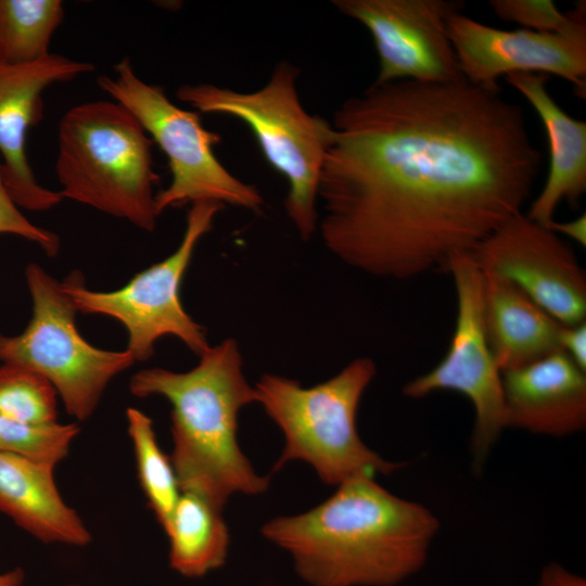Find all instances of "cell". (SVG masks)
I'll list each match as a JSON object with an SVG mask.
<instances>
[{
	"mask_svg": "<svg viewBox=\"0 0 586 586\" xmlns=\"http://www.w3.org/2000/svg\"><path fill=\"white\" fill-rule=\"evenodd\" d=\"M94 69L93 64L50 53L24 65H0V158L5 186L20 208L46 212L61 203L60 191L41 186L26 154V136L42 118V93Z\"/></svg>",
	"mask_w": 586,
	"mask_h": 586,
	"instance_id": "cell-14",
	"label": "cell"
},
{
	"mask_svg": "<svg viewBox=\"0 0 586 586\" xmlns=\"http://www.w3.org/2000/svg\"><path fill=\"white\" fill-rule=\"evenodd\" d=\"M55 387L26 367L0 365V415L30 423L58 422Z\"/></svg>",
	"mask_w": 586,
	"mask_h": 586,
	"instance_id": "cell-22",
	"label": "cell"
},
{
	"mask_svg": "<svg viewBox=\"0 0 586 586\" xmlns=\"http://www.w3.org/2000/svg\"><path fill=\"white\" fill-rule=\"evenodd\" d=\"M507 428L565 437L586 426V372L557 352L501 373Z\"/></svg>",
	"mask_w": 586,
	"mask_h": 586,
	"instance_id": "cell-15",
	"label": "cell"
},
{
	"mask_svg": "<svg viewBox=\"0 0 586 586\" xmlns=\"http://www.w3.org/2000/svg\"><path fill=\"white\" fill-rule=\"evenodd\" d=\"M222 207L216 202L191 204L177 249L117 290H89L80 271L71 272L63 283L77 310L119 321L128 335L126 349L136 362L150 359L164 336L177 337L200 356L209 346L206 331L184 309L180 290L196 245Z\"/></svg>",
	"mask_w": 586,
	"mask_h": 586,
	"instance_id": "cell-9",
	"label": "cell"
},
{
	"mask_svg": "<svg viewBox=\"0 0 586 586\" xmlns=\"http://www.w3.org/2000/svg\"><path fill=\"white\" fill-rule=\"evenodd\" d=\"M505 78L535 110L548 137V175L526 213L547 228L562 201L575 205L586 191V123L566 114L553 100L548 75L514 73Z\"/></svg>",
	"mask_w": 586,
	"mask_h": 586,
	"instance_id": "cell-16",
	"label": "cell"
},
{
	"mask_svg": "<svg viewBox=\"0 0 586 586\" xmlns=\"http://www.w3.org/2000/svg\"><path fill=\"white\" fill-rule=\"evenodd\" d=\"M64 15L60 0H0V65L47 58Z\"/></svg>",
	"mask_w": 586,
	"mask_h": 586,
	"instance_id": "cell-20",
	"label": "cell"
},
{
	"mask_svg": "<svg viewBox=\"0 0 586 586\" xmlns=\"http://www.w3.org/2000/svg\"><path fill=\"white\" fill-rule=\"evenodd\" d=\"M488 4L499 18L530 30L570 34L586 27L585 1L568 13L551 0H491Z\"/></svg>",
	"mask_w": 586,
	"mask_h": 586,
	"instance_id": "cell-24",
	"label": "cell"
},
{
	"mask_svg": "<svg viewBox=\"0 0 586 586\" xmlns=\"http://www.w3.org/2000/svg\"><path fill=\"white\" fill-rule=\"evenodd\" d=\"M536 586H586V581L559 563H549L542 570Z\"/></svg>",
	"mask_w": 586,
	"mask_h": 586,
	"instance_id": "cell-27",
	"label": "cell"
},
{
	"mask_svg": "<svg viewBox=\"0 0 586 586\" xmlns=\"http://www.w3.org/2000/svg\"><path fill=\"white\" fill-rule=\"evenodd\" d=\"M129 391L138 398L162 396L170 404V460L181 492L199 494L224 509L233 494L267 491L269 477L256 473L238 444V416L256 403V392L234 339L209 345L184 372L142 369L131 377Z\"/></svg>",
	"mask_w": 586,
	"mask_h": 586,
	"instance_id": "cell-3",
	"label": "cell"
},
{
	"mask_svg": "<svg viewBox=\"0 0 586 586\" xmlns=\"http://www.w3.org/2000/svg\"><path fill=\"white\" fill-rule=\"evenodd\" d=\"M445 271L453 277L457 302L449 347L434 368L407 382L403 393L419 399L437 391H455L470 399L474 408L470 449L477 473L507 428L502 378L484 322L482 269L463 252L449 259Z\"/></svg>",
	"mask_w": 586,
	"mask_h": 586,
	"instance_id": "cell-10",
	"label": "cell"
},
{
	"mask_svg": "<svg viewBox=\"0 0 586 586\" xmlns=\"http://www.w3.org/2000/svg\"><path fill=\"white\" fill-rule=\"evenodd\" d=\"M562 324L586 321V276L560 235L519 213L469 252Z\"/></svg>",
	"mask_w": 586,
	"mask_h": 586,
	"instance_id": "cell-12",
	"label": "cell"
},
{
	"mask_svg": "<svg viewBox=\"0 0 586 586\" xmlns=\"http://www.w3.org/2000/svg\"><path fill=\"white\" fill-rule=\"evenodd\" d=\"M114 71V77H98L99 87L139 120L168 161L171 180L155 194L158 215L196 202L262 209L259 190L238 179L216 157L214 146L221 138L202 125L199 113L179 107L162 87L142 80L128 58Z\"/></svg>",
	"mask_w": 586,
	"mask_h": 586,
	"instance_id": "cell-7",
	"label": "cell"
},
{
	"mask_svg": "<svg viewBox=\"0 0 586 586\" xmlns=\"http://www.w3.org/2000/svg\"><path fill=\"white\" fill-rule=\"evenodd\" d=\"M25 279L31 317L21 333H0V361L44 377L55 387L67 413L86 421L110 382L136 360L127 349H102L82 337L76 324L78 310L63 281L34 263L26 266Z\"/></svg>",
	"mask_w": 586,
	"mask_h": 586,
	"instance_id": "cell-8",
	"label": "cell"
},
{
	"mask_svg": "<svg viewBox=\"0 0 586 586\" xmlns=\"http://www.w3.org/2000/svg\"><path fill=\"white\" fill-rule=\"evenodd\" d=\"M25 579V572L17 566L0 573V586H21Z\"/></svg>",
	"mask_w": 586,
	"mask_h": 586,
	"instance_id": "cell-29",
	"label": "cell"
},
{
	"mask_svg": "<svg viewBox=\"0 0 586 586\" xmlns=\"http://www.w3.org/2000/svg\"><path fill=\"white\" fill-rule=\"evenodd\" d=\"M126 420L140 486L150 509L164 527L181 494L170 457L161 449L153 421L146 413L129 407Z\"/></svg>",
	"mask_w": 586,
	"mask_h": 586,
	"instance_id": "cell-21",
	"label": "cell"
},
{
	"mask_svg": "<svg viewBox=\"0 0 586 586\" xmlns=\"http://www.w3.org/2000/svg\"><path fill=\"white\" fill-rule=\"evenodd\" d=\"M79 431L77 423H30L0 415V451L55 468Z\"/></svg>",
	"mask_w": 586,
	"mask_h": 586,
	"instance_id": "cell-23",
	"label": "cell"
},
{
	"mask_svg": "<svg viewBox=\"0 0 586 586\" xmlns=\"http://www.w3.org/2000/svg\"><path fill=\"white\" fill-rule=\"evenodd\" d=\"M482 271L484 322L501 373L560 352L562 323L512 282Z\"/></svg>",
	"mask_w": 586,
	"mask_h": 586,
	"instance_id": "cell-18",
	"label": "cell"
},
{
	"mask_svg": "<svg viewBox=\"0 0 586 586\" xmlns=\"http://www.w3.org/2000/svg\"><path fill=\"white\" fill-rule=\"evenodd\" d=\"M54 469L0 451V512L42 543L85 547L91 533L62 498Z\"/></svg>",
	"mask_w": 586,
	"mask_h": 586,
	"instance_id": "cell-17",
	"label": "cell"
},
{
	"mask_svg": "<svg viewBox=\"0 0 586 586\" xmlns=\"http://www.w3.org/2000/svg\"><path fill=\"white\" fill-rule=\"evenodd\" d=\"M558 235H564L578 243L581 246L586 245V215L583 214L569 221L553 220L548 227Z\"/></svg>",
	"mask_w": 586,
	"mask_h": 586,
	"instance_id": "cell-28",
	"label": "cell"
},
{
	"mask_svg": "<svg viewBox=\"0 0 586 586\" xmlns=\"http://www.w3.org/2000/svg\"><path fill=\"white\" fill-rule=\"evenodd\" d=\"M377 374L369 357L347 364L332 378L314 386L275 373H264L255 383L256 403L279 426L284 447L273 466L288 462L310 464L328 485L359 476L391 474L402 463L385 460L370 449L357 430L361 397Z\"/></svg>",
	"mask_w": 586,
	"mask_h": 586,
	"instance_id": "cell-6",
	"label": "cell"
},
{
	"mask_svg": "<svg viewBox=\"0 0 586 586\" xmlns=\"http://www.w3.org/2000/svg\"><path fill=\"white\" fill-rule=\"evenodd\" d=\"M343 15L369 31L379 59L375 84L396 80L444 84L463 79L447 35L455 0H333Z\"/></svg>",
	"mask_w": 586,
	"mask_h": 586,
	"instance_id": "cell-11",
	"label": "cell"
},
{
	"mask_svg": "<svg viewBox=\"0 0 586 586\" xmlns=\"http://www.w3.org/2000/svg\"><path fill=\"white\" fill-rule=\"evenodd\" d=\"M169 542V565L186 577H202L222 566L229 547V531L222 508L205 497L181 492L163 527Z\"/></svg>",
	"mask_w": 586,
	"mask_h": 586,
	"instance_id": "cell-19",
	"label": "cell"
},
{
	"mask_svg": "<svg viewBox=\"0 0 586 586\" xmlns=\"http://www.w3.org/2000/svg\"><path fill=\"white\" fill-rule=\"evenodd\" d=\"M331 124L317 230L339 260L378 278L446 270L522 213L540 169L522 107L466 78L373 82Z\"/></svg>",
	"mask_w": 586,
	"mask_h": 586,
	"instance_id": "cell-1",
	"label": "cell"
},
{
	"mask_svg": "<svg viewBox=\"0 0 586 586\" xmlns=\"http://www.w3.org/2000/svg\"><path fill=\"white\" fill-rule=\"evenodd\" d=\"M298 75L295 65L281 61L257 90L186 84L176 97L198 112L231 116L251 129L265 160L288 180L286 215L300 238L309 241L318 226L320 174L335 132L331 122L302 105Z\"/></svg>",
	"mask_w": 586,
	"mask_h": 586,
	"instance_id": "cell-5",
	"label": "cell"
},
{
	"mask_svg": "<svg viewBox=\"0 0 586 586\" xmlns=\"http://www.w3.org/2000/svg\"><path fill=\"white\" fill-rule=\"evenodd\" d=\"M559 344L560 351L586 372V321L562 324Z\"/></svg>",
	"mask_w": 586,
	"mask_h": 586,
	"instance_id": "cell-26",
	"label": "cell"
},
{
	"mask_svg": "<svg viewBox=\"0 0 586 586\" xmlns=\"http://www.w3.org/2000/svg\"><path fill=\"white\" fill-rule=\"evenodd\" d=\"M2 233L14 234L39 245L49 257H54L60 251L59 235L33 224L12 199L3 179L0 158V234Z\"/></svg>",
	"mask_w": 586,
	"mask_h": 586,
	"instance_id": "cell-25",
	"label": "cell"
},
{
	"mask_svg": "<svg viewBox=\"0 0 586 586\" xmlns=\"http://www.w3.org/2000/svg\"><path fill=\"white\" fill-rule=\"evenodd\" d=\"M153 141L122 104L93 100L60 120L55 174L63 199L153 232L157 217Z\"/></svg>",
	"mask_w": 586,
	"mask_h": 586,
	"instance_id": "cell-4",
	"label": "cell"
},
{
	"mask_svg": "<svg viewBox=\"0 0 586 586\" xmlns=\"http://www.w3.org/2000/svg\"><path fill=\"white\" fill-rule=\"evenodd\" d=\"M68 586H79V585H77V584H72V585H68Z\"/></svg>",
	"mask_w": 586,
	"mask_h": 586,
	"instance_id": "cell-30",
	"label": "cell"
},
{
	"mask_svg": "<svg viewBox=\"0 0 586 586\" xmlns=\"http://www.w3.org/2000/svg\"><path fill=\"white\" fill-rule=\"evenodd\" d=\"M446 26L461 74L469 82L497 89L500 77L514 73L556 75L585 99L586 27L570 34L506 30L461 11L451 14Z\"/></svg>",
	"mask_w": 586,
	"mask_h": 586,
	"instance_id": "cell-13",
	"label": "cell"
},
{
	"mask_svg": "<svg viewBox=\"0 0 586 586\" xmlns=\"http://www.w3.org/2000/svg\"><path fill=\"white\" fill-rule=\"evenodd\" d=\"M438 530L425 506L359 476L304 513L266 522L262 533L314 586H393L425 564Z\"/></svg>",
	"mask_w": 586,
	"mask_h": 586,
	"instance_id": "cell-2",
	"label": "cell"
}]
</instances>
